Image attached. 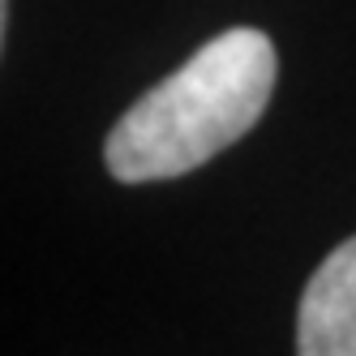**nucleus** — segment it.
<instances>
[{
	"instance_id": "f257e3e1",
	"label": "nucleus",
	"mask_w": 356,
	"mask_h": 356,
	"mask_svg": "<svg viewBox=\"0 0 356 356\" xmlns=\"http://www.w3.org/2000/svg\"><path fill=\"white\" fill-rule=\"evenodd\" d=\"M275 78L279 56L262 31L215 35L112 124L108 172L124 185H146L202 168L262 120Z\"/></svg>"
},
{
	"instance_id": "7ed1b4c3",
	"label": "nucleus",
	"mask_w": 356,
	"mask_h": 356,
	"mask_svg": "<svg viewBox=\"0 0 356 356\" xmlns=\"http://www.w3.org/2000/svg\"><path fill=\"white\" fill-rule=\"evenodd\" d=\"M9 31V0H0V35Z\"/></svg>"
},
{
	"instance_id": "f03ea898",
	"label": "nucleus",
	"mask_w": 356,
	"mask_h": 356,
	"mask_svg": "<svg viewBox=\"0 0 356 356\" xmlns=\"http://www.w3.org/2000/svg\"><path fill=\"white\" fill-rule=\"evenodd\" d=\"M300 356H356V236L335 245L309 275L296 314Z\"/></svg>"
}]
</instances>
